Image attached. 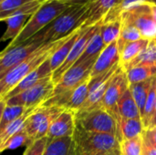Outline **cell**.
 <instances>
[{"label":"cell","instance_id":"cell-1","mask_svg":"<svg viewBox=\"0 0 156 155\" xmlns=\"http://www.w3.org/2000/svg\"><path fill=\"white\" fill-rule=\"evenodd\" d=\"M89 0H79V1H67V0H47L40 7L28 18L25 26L21 30L20 34L12 40L5 48H10L22 43L35 36L37 33L41 31L51 22H53L59 15L65 12L70 6Z\"/></svg>","mask_w":156,"mask_h":155},{"label":"cell","instance_id":"cell-2","mask_svg":"<svg viewBox=\"0 0 156 155\" xmlns=\"http://www.w3.org/2000/svg\"><path fill=\"white\" fill-rule=\"evenodd\" d=\"M89 1L70 6L35 36L44 44L55 42L68 37L85 24L88 18Z\"/></svg>","mask_w":156,"mask_h":155},{"label":"cell","instance_id":"cell-3","mask_svg":"<svg viewBox=\"0 0 156 155\" xmlns=\"http://www.w3.org/2000/svg\"><path fill=\"white\" fill-rule=\"evenodd\" d=\"M68 37L55 42L45 43L41 45L24 61H22L20 64L8 71L5 76H3L0 79V99H4L5 96L9 91H11L25 77L38 68L48 58H49Z\"/></svg>","mask_w":156,"mask_h":155},{"label":"cell","instance_id":"cell-4","mask_svg":"<svg viewBox=\"0 0 156 155\" xmlns=\"http://www.w3.org/2000/svg\"><path fill=\"white\" fill-rule=\"evenodd\" d=\"M75 155H108L120 149L114 135L87 132L75 126L73 133Z\"/></svg>","mask_w":156,"mask_h":155},{"label":"cell","instance_id":"cell-5","mask_svg":"<svg viewBox=\"0 0 156 155\" xmlns=\"http://www.w3.org/2000/svg\"><path fill=\"white\" fill-rule=\"evenodd\" d=\"M75 124L87 132L114 135L119 143L122 135L115 118L104 108H97L90 111L75 114Z\"/></svg>","mask_w":156,"mask_h":155},{"label":"cell","instance_id":"cell-6","mask_svg":"<svg viewBox=\"0 0 156 155\" xmlns=\"http://www.w3.org/2000/svg\"><path fill=\"white\" fill-rule=\"evenodd\" d=\"M63 111V109L58 107H37L28 116L24 127L30 143L47 137L51 123Z\"/></svg>","mask_w":156,"mask_h":155},{"label":"cell","instance_id":"cell-7","mask_svg":"<svg viewBox=\"0 0 156 155\" xmlns=\"http://www.w3.org/2000/svg\"><path fill=\"white\" fill-rule=\"evenodd\" d=\"M121 17L122 24L136 27L143 38L152 40L156 37V23L153 18L149 3L138 4L123 10Z\"/></svg>","mask_w":156,"mask_h":155},{"label":"cell","instance_id":"cell-8","mask_svg":"<svg viewBox=\"0 0 156 155\" xmlns=\"http://www.w3.org/2000/svg\"><path fill=\"white\" fill-rule=\"evenodd\" d=\"M54 86L51 76L47 77L28 90L5 100V104L7 106H21L27 109L37 108L51 97Z\"/></svg>","mask_w":156,"mask_h":155},{"label":"cell","instance_id":"cell-9","mask_svg":"<svg viewBox=\"0 0 156 155\" xmlns=\"http://www.w3.org/2000/svg\"><path fill=\"white\" fill-rule=\"evenodd\" d=\"M41 45L42 41L33 36L26 42L21 45L5 48L0 52V79L5 76L8 71L14 69L16 66L24 61L30 54H32L36 49H37Z\"/></svg>","mask_w":156,"mask_h":155},{"label":"cell","instance_id":"cell-10","mask_svg":"<svg viewBox=\"0 0 156 155\" xmlns=\"http://www.w3.org/2000/svg\"><path fill=\"white\" fill-rule=\"evenodd\" d=\"M97 58L98 57L90 58L80 64H74L70 69H69L58 82L55 84L52 95L73 90L86 79L90 78V72Z\"/></svg>","mask_w":156,"mask_h":155},{"label":"cell","instance_id":"cell-11","mask_svg":"<svg viewBox=\"0 0 156 155\" xmlns=\"http://www.w3.org/2000/svg\"><path fill=\"white\" fill-rule=\"evenodd\" d=\"M44 2L45 0H32L7 16L4 20L6 23V29L0 37V42L14 40L25 26L27 22V17H30Z\"/></svg>","mask_w":156,"mask_h":155},{"label":"cell","instance_id":"cell-12","mask_svg":"<svg viewBox=\"0 0 156 155\" xmlns=\"http://www.w3.org/2000/svg\"><path fill=\"white\" fill-rule=\"evenodd\" d=\"M101 22L98 24H95L93 26H85L83 28L81 34L80 35V37L76 40V42H75L74 46L72 47V48H71L68 58H66V60L63 62V64L57 70H55L52 73L51 79H52V81L54 84H57L58 82V80L61 79V77L64 75V73L77 62V60L80 58V57L84 52V50H85L89 41L90 40V38L93 37V35L99 29V27L101 26Z\"/></svg>","mask_w":156,"mask_h":155},{"label":"cell","instance_id":"cell-13","mask_svg":"<svg viewBox=\"0 0 156 155\" xmlns=\"http://www.w3.org/2000/svg\"><path fill=\"white\" fill-rule=\"evenodd\" d=\"M129 89V81L126 72L122 69V66L113 76L112 82L103 97L101 107L107 110L115 120L120 117L117 111V103L123 93ZM100 107V108H101Z\"/></svg>","mask_w":156,"mask_h":155},{"label":"cell","instance_id":"cell-14","mask_svg":"<svg viewBox=\"0 0 156 155\" xmlns=\"http://www.w3.org/2000/svg\"><path fill=\"white\" fill-rule=\"evenodd\" d=\"M75 126V113L64 110L51 123L47 138L48 141H52L63 137H72Z\"/></svg>","mask_w":156,"mask_h":155},{"label":"cell","instance_id":"cell-15","mask_svg":"<svg viewBox=\"0 0 156 155\" xmlns=\"http://www.w3.org/2000/svg\"><path fill=\"white\" fill-rule=\"evenodd\" d=\"M118 63H120V53L117 40H115L110 45L106 46L105 48L98 56L92 67L90 78H94L108 72L113 66Z\"/></svg>","mask_w":156,"mask_h":155},{"label":"cell","instance_id":"cell-16","mask_svg":"<svg viewBox=\"0 0 156 155\" xmlns=\"http://www.w3.org/2000/svg\"><path fill=\"white\" fill-rule=\"evenodd\" d=\"M52 75V70L50 69V63H49V58H48L45 62H43L38 68L34 69L32 72H30L27 77H25L11 91H9L3 100H7L9 98H12L27 90L29 88L35 86L37 83H38L40 80L49 77Z\"/></svg>","mask_w":156,"mask_h":155},{"label":"cell","instance_id":"cell-17","mask_svg":"<svg viewBox=\"0 0 156 155\" xmlns=\"http://www.w3.org/2000/svg\"><path fill=\"white\" fill-rule=\"evenodd\" d=\"M118 4L119 0H90L88 18L83 26H90L100 23Z\"/></svg>","mask_w":156,"mask_h":155},{"label":"cell","instance_id":"cell-18","mask_svg":"<svg viewBox=\"0 0 156 155\" xmlns=\"http://www.w3.org/2000/svg\"><path fill=\"white\" fill-rule=\"evenodd\" d=\"M84 27L85 26H82L80 28L76 29L75 31H73L66 38V40L58 47V48L51 55V57L49 58V63H50V69L52 70V73L55 70H57L63 64V62L66 60V58H68L72 47L74 46L76 40L78 39L80 35L81 34Z\"/></svg>","mask_w":156,"mask_h":155},{"label":"cell","instance_id":"cell-19","mask_svg":"<svg viewBox=\"0 0 156 155\" xmlns=\"http://www.w3.org/2000/svg\"><path fill=\"white\" fill-rule=\"evenodd\" d=\"M117 111L119 116L122 119H141L139 109L133 98L130 89H128L120 98L117 103Z\"/></svg>","mask_w":156,"mask_h":155},{"label":"cell","instance_id":"cell-20","mask_svg":"<svg viewBox=\"0 0 156 155\" xmlns=\"http://www.w3.org/2000/svg\"><path fill=\"white\" fill-rule=\"evenodd\" d=\"M42 155H75L72 137H63L48 141Z\"/></svg>","mask_w":156,"mask_h":155},{"label":"cell","instance_id":"cell-21","mask_svg":"<svg viewBox=\"0 0 156 155\" xmlns=\"http://www.w3.org/2000/svg\"><path fill=\"white\" fill-rule=\"evenodd\" d=\"M116 121L120 128L122 141L142 135L144 131L141 119H122L118 117Z\"/></svg>","mask_w":156,"mask_h":155},{"label":"cell","instance_id":"cell-22","mask_svg":"<svg viewBox=\"0 0 156 155\" xmlns=\"http://www.w3.org/2000/svg\"><path fill=\"white\" fill-rule=\"evenodd\" d=\"M150 40L142 38L137 41L126 43L120 52V65L122 67L134 59L149 44Z\"/></svg>","mask_w":156,"mask_h":155},{"label":"cell","instance_id":"cell-23","mask_svg":"<svg viewBox=\"0 0 156 155\" xmlns=\"http://www.w3.org/2000/svg\"><path fill=\"white\" fill-rule=\"evenodd\" d=\"M142 65L156 66V43L154 41V39L150 40L147 47L134 59L122 68L124 71H127L132 68Z\"/></svg>","mask_w":156,"mask_h":155},{"label":"cell","instance_id":"cell-24","mask_svg":"<svg viewBox=\"0 0 156 155\" xmlns=\"http://www.w3.org/2000/svg\"><path fill=\"white\" fill-rule=\"evenodd\" d=\"M122 17L101 22V35L105 46L118 39L122 30Z\"/></svg>","mask_w":156,"mask_h":155},{"label":"cell","instance_id":"cell-25","mask_svg":"<svg viewBox=\"0 0 156 155\" xmlns=\"http://www.w3.org/2000/svg\"><path fill=\"white\" fill-rule=\"evenodd\" d=\"M153 79L129 85L130 91H131L133 98L134 99V101L136 102V105L139 109V111L141 114V119H142V116L144 113V106H145V103L147 100V97L149 94V90H150V88L152 85Z\"/></svg>","mask_w":156,"mask_h":155},{"label":"cell","instance_id":"cell-26","mask_svg":"<svg viewBox=\"0 0 156 155\" xmlns=\"http://www.w3.org/2000/svg\"><path fill=\"white\" fill-rule=\"evenodd\" d=\"M90 79V78L86 79L84 82H82L80 86H78L75 90H72L70 98L65 106V110L70 111L76 113L81 108V106L83 105V103L85 102L89 95Z\"/></svg>","mask_w":156,"mask_h":155},{"label":"cell","instance_id":"cell-27","mask_svg":"<svg viewBox=\"0 0 156 155\" xmlns=\"http://www.w3.org/2000/svg\"><path fill=\"white\" fill-rule=\"evenodd\" d=\"M100 28H101V26H100L99 29L96 31V33L93 35V37L90 38L84 52L82 53V55L80 57V58L77 60V62L75 64H80V63H82L90 58L98 57L100 55V53L105 48L106 46L103 43Z\"/></svg>","mask_w":156,"mask_h":155},{"label":"cell","instance_id":"cell-28","mask_svg":"<svg viewBox=\"0 0 156 155\" xmlns=\"http://www.w3.org/2000/svg\"><path fill=\"white\" fill-rule=\"evenodd\" d=\"M127 74L129 85L133 83H138L145 81L147 79H153L156 76V66L152 65H142L136 66L125 71Z\"/></svg>","mask_w":156,"mask_h":155},{"label":"cell","instance_id":"cell-29","mask_svg":"<svg viewBox=\"0 0 156 155\" xmlns=\"http://www.w3.org/2000/svg\"><path fill=\"white\" fill-rule=\"evenodd\" d=\"M156 102V76L154 77L152 80V85L149 90V94L147 97V100L144 106V113L142 116V122L144 129H148L151 124L152 118L154 116V108Z\"/></svg>","mask_w":156,"mask_h":155},{"label":"cell","instance_id":"cell-30","mask_svg":"<svg viewBox=\"0 0 156 155\" xmlns=\"http://www.w3.org/2000/svg\"><path fill=\"white\" fill-rule=\"evenodd\" d=\"M27 110L28 109L21 107V106H7V105H5V108L2 113L1 120H0V133L9 124H11L13 122L17 120L23 114H25Z\"/></svg>","mask_w":156,"mask_h":155},{"label":"cell","instance_id":"cell-31","mask_svg":"<svg viewBox=\"0 0 156 155\" xmlns=\"http://www.w3.org/2000/svg\"><path fill=\"white\" fill-rule=\"evenodd\" d=\"M142 38H143V37L136 27H134L131 25L122 24L120 36L117 39L119 53L121 52V50L122 49L123 46L126 43L137 41V40L142 39Z\"/></svg>","mask_w":156,"mask_h":155},{"label":"cell","instance_id":"cell-32","mask_svg":"<svg viewBox=\"0 0 156 155\" xmlns=\"http://www.w3.org/2000/svg\"><path fill=\"white\" fill-rule=\"evenodd\" d=\"M143 135L133 139L122 140L120 143V155H142Z\"/></svg>","mask_w":156,"mask_h":155},{"label":"cell","instance_id":"cell-33","mask_svg":"<svg viewBox=\"0 0 156 155\" xmlns=\"http://www.w3.org/2000/svg\"><path fill=\"white\" fill-rule=\"evenodd\" d=\"M29 143H30V141L23 128L22 130H20L18 132H16L9 140H7L5 143H3L0 146V153H4L5 151L17 149L18 147L23 146V145L27 146Z\"/></svg>","mask_w":156,"mask_h":155},{"label":"cell","instance_id":"cell-34","mask_svg":"<svg viewBox=\"0 0 156 155\" xmlns=\"http://www.w3.org/2000/svg\"><path fill=\"white\" fill-rule=\"evenodd\" d=\"M32 0H1L0 1V21H4L7 16L18 10L27 3Z\"/></svg>","mask_w":156,"mask_h":155},{"label":"cell","instance_id":"cell-35","mask_svg":"<svg viewBox=\"0 0 156 155\" xmlns=\"http://www.w3.org/2000/svg\"><path fill=\"white\" fill-rule=\"evenodd\" d=\"M48 140L47 137L32 142L31 143L27 145L23 155H42L48 144Z\"/></svg>","mask_w":156,"mask_h":155},{"label":"cell","instance_id":"cell-36","mask_svg":"<svg viewBox=\"0 0 156 155\" xmlns=\"http://www.w3.org/2000/svg\"><path fill=\"white\" fill-rule=\"evenodd\" d=\"M142 135L144 140H146L149 143H151L156 148V126L153 128L144 129Z\"/></svg>","mask_w":156,"mask_h":155},{"label":"cell","instance_id":"cell-37","mask_svg":"<svg viewBox=\"0 0 156 155\" xmlns=\"http://www.w3.org/2000/svg\"><path fill=\"white\" fill-rule=\"evenodd\" d=\"M142 155H156V148L143 138Z\"/></svg>","mask_w":156,"mask_h":155},{"label":"cell","instance_id":"cell-38","mask_svg":"<svg viewBox=\"0 0 156 155\" xmlns=\"http://www.w3.org/2000/svg\"><path fill=\"white\" fill-rule=\"evenodd\" d=\"M149 5H150V8H151V12H152L153 18H154V22L156 23V5L153 4V3H149Z\"/></svg>","mask_w":156,"mask_h":155},{"label":"cell","instance_id":"cell-39","mask_svg":"<svg viewBox=\"0 0 156 155\" xmlns=\"http://www.w3.org/2000/svg\"><path fill=\"white\" fill-rule=\"evenodd\" d=\"M5 100H3V99H0V120H1V116H2V113L5 108Z\"/></svg>","mask_w":156,"mask_h":155},{"label":"cell","instance_id":"cell-40","mask_svg":"<svg viewBox=\"0 0 156 155\" xmlns=\"http://www.w3.org/2000/svg\"><path fill=\"white\" fill-rule=\"evenodd\" d=\"M156 126V102H155V108H154V116L152 118V121H151V124H150V127L149 128H153V127H155Z\"/></svg>","mask_w":156,"mask_h":155},{"label":"cell","instance_id":"cell-41","mask_svg":"<svg viewBox=\"0 0 156 155\" xmlns=\"http://www.w3.org/2000/svg\"><path fill=\"white\" fill-rule=\"evenodd\" d=\"M108 155H120V149H119V150H116V151H114V152H112V153H110V154Z\"/></svg>","mask_w":156,"mask_h":155},{"label":"cell","instance_id":"cell-42","mask_svg":"<svg viewBox=\"0 0 156 155\" xmlns=\"http://www.w3.org/2000/svg\"><path fill=\"white\" fill-rule=\"evenodd\" d=\"M150 3H153V4L156 5V0H150Z\"/></svg>","mask_w":156,"mask_h":155},{"label":"cell","instance_id":"cell-43","mask_svg":"<svg viewBox=\"0 0 156 155\" xmlns=\"http://www.w3.org/2000/svg\"><path fill=\"white\" fill-rule=\"evenodd\" d=\"M67 1H79V0H67Z\"/></svg>","mask_w":156,"mask_h":155},{"label":"cell","instance_id":"cell-44","mask_svg":"<svg viewBox=\"0 0 156 155\" xmlns=\"http://www.w3.org/2000/svg\"><path fill=\"white\" fill-rule=\"evenodd\" d=\"M154 42H155V43H156V37H154Z\"/></svg>","mask_w":156,"mask_h":155},{"label":"cell","instance_id":"cell-45","mask_svg":"<svg viewBox=\"0 0 156 155\" xmlns=\"http://www.w3.org/2000/svg\"><path fill=\"white\" fill-rule=\"evenodd\" d=\"M121 1H122V0H119V3H120V2H121Z\"/></svg>","mask_w":156,"mask_h":155},{"label":"cell","instance_id":"cell-46","mask_svg":"<svg viewBox=\"0 0 156 155\" xmlns=\"http://www.w3.org/2000/svg\"><path fill=\"white\" fill-rule=\"evenodd\" d=\"M45 1H47V0H45Z\"/></svg>","mask_w":156,"mask_h":155},{"label":"cell","instance_id":"cell-47","mask_svg":"<svg viewBox=\"0 0 156 155\" xmlns=\"http://www.w3.org/2000/svg\"><path fill=\"white\" fill-rule=\"evenodd\" d=\"M0 1H1V0H0Z\"/></svg>","mask_w":156,"mask_h":155}]
</instances>
